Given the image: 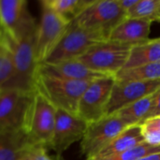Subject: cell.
Instances as JSON below:
<instances>
[{
	"label": "cell",
	"instance_id": "1",
	"mask_svg": "<svg viewBox=\"0 0 160 160\" xmlns=\"http://www.w3.org/2000/svg\"><path fill=\"white\" fill-rule=\"evenodd\" d=\"M36 32L28 35L16 43H6L9 51L13 71L10 80L4 88L19 90L24 93L35 91V80L38 63L35 52Z\"/></svg>",
	"mask_w": 160,
	"mask_h": 160
},
{
	"label": "cell",
	"instance_id": "2",
	"mask_svg": "<svg viewBox=\"0 0 160 160\" xmlns=\"http://www.w3.org/2000/svg\"><path fill=\"white\" fill-rule=\"evenodd\" d=\"M90 82L50 77L37 71L35 90L41 94L56 110L77 115L80 99Z\"/></svg>",
	"mask_w": 160,
	"mask_h": 160
},
{
	"label": "cell",
	"instance_id": "3",
	"mask_svg": "<svg viewBox=\"0 0 160 160\" xmlns=\"http://www.w3.org/2000/svg\"><path fill=\"white\" fill-rule=\"evenodd\" d=\"M55 116L56 109L35 90L23 126V131L35 145L49 149L53 134Z\"/></svg>",
	"mask_w": 160,
	"mask_h": 160
},
{
	"label": "cell",
	"instance_id": "4",
	"mask_svg": "<svg viewBox=\"0 0 160 160\" xmlns=\"http://www.w3.org/2000/svg\"><path fill=\"white\" fill-rule=\"evenodd\" d=\"M126 18L127 13L117 0H91L71 22L83 29L98 32L108 39L112 31Z\"/></svg>",
	"mask_w": 160,
	"mask_h": 160
},
{
	"label": "cell",
	"instance_id": "5",
	"mask_svg": "<svg viewBox=\"0 0 160 160\" xmlns=\"http://www.w3.org/2000/svg\"><path fill=\"white\" fill-rule=\"evenodd\" d=\"M131 48L107 39L92 46L78 60L93 71L114 77L126 66Z\"/></svg>",
	"mask_w": 160,
	"mask_h": 160
},
{
	"label": "cell",
	"instance_id": "6",
	"mask_svg": "<svg viewBox=\"0 0 160 160\" xmlns=\"http://www.w3.org/2000/svg\"><path fill=\"white\" fill-rule=\"evenodd\" d=\"M103 40L107 39L102 34L83 29L71 22L63 37L43 63L55 64L76 60L92 46Z\"/></svg>",
	"mask_w": 160,
	"mask_h": 160
},
{
	"label": "cell",
	"instance_id": "7",
	"mask_svg": "<svg viewBox=\"0 0 160 160\" xmlns=\"http://www.w3.org/2000/svg\"><path fill=\"white\" fill-rule=\"evenodd\" d=\"M0 19L7 43H16L37 31L38 23L25 0H0Z\"/></svg>",
	"mask_w": 160,
	"mask_h": 160
},
{
	"label": "cell",
	"instance_id": "8",
	"mask_svg": "<svg viewBox=\"0 0 160 160\" xmlns=\"http://www.w3.org/2000/svg\"><path fill=\"white\" fill-rule=\"evenodd\" d=\"M40 19L35 37V52L38 64L47 59L71 22L55 13L43 1H40Z\"/></svg>",
	"mask_w": 160,
	"mask_h": 160
},
{
	"label": "cell",
	"instance_id": "9",
	"mask_svg": "<svg viewBox=\"0 0 160 160\" xmlns=\"http://www.w3.org/2000/svg\"><path fill=\"white\" fill-rule=\"evenodd\" d=\"M127 128L128 127L114 114L104 116L88 124L85 134L81 141L82 154L87 159L95 158Z\"/></svg>",
	"mask_w": 160,
	"mask_h": 160
},
{
	"label": "cell",
	"instance_id": "10",
	"mask_svg": "<svg viewBox=\"0 0 160 160\" xmlns=\"http://www.w3.org/2000/svg\"><path fill=\"white\" fill-rule=\"evenodd\" d=\"M115 83L113 76L92 81L83 92L78 106L77 115L87 124L105 116V110Z\"/></svg>",
	"mask_w": 160,
	"mask_h": 160
},
{
	"label": "cell",
	"instance_id": "11",
	"mask_svg": "<svg viewBox=\"0 0 160 160\" xmlns=\"http://www.w3.org/2000/svg\"><path fill=\"white\" fill-rule=\"evenodd\" d=\"M32 94L0 89V131L23 130Z\"/></svg>",
	"mask_w": 160,
	"mask_h": 160
},
{
	"label": "cell",
	"instance_id": "12",
	"mask_svg": "<svg viewBox=\"0 0 160 160\" xmlns=\"http://www.w3.org/2000/svg\"><path fill=\"white\" fill-rule=\"evenodd\" d=\"M87 127L88 124L78 115L56 110L55 125L49 149L60 157L73 143L82 140Z\"/></svg>",
	"mask_w": 160,
	"mask_h": 160
},
{
	"label": "cell",
	"instance_id": "13",
	"mask_svg": "<svg viewBox=\"0 0 160 160\" xmlns=\"http://www.w3.org/2000/svg\"><path fill=\"white\" fill-rule=\"evenodd\" d=\"M160 89V80L146 82H116L105 110V116L113 115L123 108L153 95Z\"/></svg>",
	"mask_w": 160,
	"mask_h": 160
},
{
	"label": "cell",
	"instance_id": "14",
	"mask_svg": "<svg viewBox=\"0 0 160 160\" xmlns=\"http://www.w3.org/2000/svg\"><path fill=\"white\" fill-rule=\"evenodd\" d=\"M38 73L65 80L83 82H92L94 80L108 76L91 70L78 59L55 64L40 63L38 66Z\"/></svg>",
	"mask_w": 160,
	"mask_h": 160
},
{
	"label": "cell",
	"instance_id": "15",
	"mask_svg": "<svg viewBox=\"0 0 160 160\" xmlns=\"http://www.w3.org/2000/svg\"><path fill=\"white\" fill-rule=\"evenodd\" d=\"M151 21L126 18L110 34L108 40L135 46L147 41L151 32Z\"/></svg>",
	"mask_w": 160,
	"mask_h": 160
},
{
	"label": "cell",
	"instance_id": "16",
	"mask_svg": "<svg viewBox=\"0 0 160 160\" xmlns=\"http://www.w3.org/2000/svg\"><path fill=\"white\" fill-rule=\"evenodd\" d=\"M35 146L23 130L0 131V160H21Z\"/></svg>",
	"mask_w": 160,
	"mask_h": 160
},
{
	"label": "cell",
	"instance_id": "17",
	"mask_svg": "<svg viewBox=\"0 0 160 160\" xmlns=\"http://www.w3.org/2000/svg\"><path fill=\"white\" fill-rule=\"evenodd\" d=\"M145 142L142 134L141 125H135L127 128L122 133H120L109 145L101 150L93 158H110L125 151H128L137 145ZM90 158V159H93Z\"/></svg>",
	"mask_w": 160,
	"mask_h": 160
},
{
	"label": "cell",
	"instance_id": "18",
	"mask_svg": "<svg viewBox=\"0 0 160 160\" xmlns=\"http://www.w3.org/2000/svg\"><path fill=\"white\" fill-rule=\"evenodd\" d=\"M154 63H160V38L132 46L124 68Z\"/></svg>",
	"mask_w": 160,
	"mask_h": 160
},
{
	"label": "cell",
	"instance_id": "19",
	"mask_svg": "<svg viewBox=\"0 0 160 160\" xmlns=\"http://www.w3.org/2000/svg\"><path fill=\"white\" fill-rule=\"evenodd\" d=\"M157 93H154L151 96H148L144 98H142L114 113L120 120H122L128 127L141 125L147 117L150 112Z\"/></svg>",
	"mask_w": 160,
	"mask_h": 160
},
{
	"label": "cell",
	"instance_id": "20",
	"mask_svg": "<svg viewBox=\"0 0 160 160\" xmlns=\"http://www.w3.org/2000/svg\"><path fill=\"white\" fill-rule=\"evenodd\" d=\"M116 82H146L160 80V63L147 64L121 69L115 76Z\"/></svg>",
	"mask_w": 160,
	"mask_h": 160
},
{
	"label": "cell",
	"instance_id": "21",
	"mask_svg": "<svg viewBox=\"0 0 160 160\" xmlns=\"http://www.w3.org/2000/svg\"><path fill=\"white\" fill-rule=\"evenodd\" d=\"M55 13L71 22L82 9L88 6L91 0H42Z\"/></svg>",
	"mask_w": 160,
	"mask_h": 160
},
{
	"label": "cell",
	"instance_id": "22",
	"mask_svg": "<svg viewBox=\"0 0 160 160\" xmlns=\"http://www.w3.org/2000/svg\"><path fill=\"white\" fill-rule=\"evenodd\" d=\"M160 0H139L138 3L127 12V18L144 19L151 22L158 20Z\"/></svg>",
	"mask_w": 160,
	"mask_h": 160
},
{
	"label": "cell",
	"instance_id": "23",
	"mask_svg": "<svg viewBox=\"0 0 160 160\" xmlns=\"http://www.w3.org/2000/svg\"><path fill=\"white\" fill-rule=\"evenodd\" d=\"M160 146H152L146 142H143L140 145H137L128 151L120 153L118 155L105 158H93L87 160H138L143 157H146L151 154L159 153Z\"/></svg>",
	"mask_w": 160,
	"mask_h": 160
},
{
	"label": "cell",
	"instance_id": "24",
	"mask_svg": "<svg viewBox=\"0 0 160 160\" xmlns=\"http://www.w3.org/2000/svg\"><path fill=\"white\" fill-rule=\"evenodd\" d=\"M144 142L152 146H160V115L151 117L141 124Z\"/></svg>",
	"mask_w": 160,
	"mask_h": 160
},
{
	"label": "cell",
	"instance_id": "25",
	"mask_svg": "<svg viewBox=\"0 0 160 160\" xmlns=\"http://www.w3.org/2000/svg\"><path fill=\"white\" fill-rule=\"evenodd\" d=\"M13 66L9 51L5 48L0 52V89L8 83L12 76Z\"/></svg>",
	"mask_w": 160,
	"mask_h": 160
},
{
	"label": "cell",
	"instance_id": "26",
	"mask_svg": "<svg viewBox=\"0 0 160 160\" xmlns=\"http://www.w3.org/2000/svg\"><path fill=\"white\" fill-rule=\"evenodd\" d=\"M21 160H53L47 153V149L41 146L32 148Z\"/></svg>",
	"mask_w": 160,
	"mask_h": 160
},
{
	"label": "cell",
	"instance_id": "27",
	"mask_svg": "<svg viewBox=\"0 0 160 160\" xmlns=\"http://www.w3.org/2000/svg\"><path fill=\"white\" fill-rule=\"evenodd\" d=\"M158 115H160V89L158 91V93H157V96H156V98H155L153 107H152V109H151L150 112L148 113V115H147V117H146L145 120H147V119H149L151 117L158 116Z\"/></svg>",
	"mask_w": 160,
	"mask_h": 160
},
{
	"label": "cell",
	"instance_id": "28",
	"mask_svg": "<svg viewBox=\"0 0 160 160\" xmlns=\"http://www.w3.org/2000/svg\"><path fill=\"white\" fill-rule=\"evenodd\" d=\"M139 0H117L119 6L121 7V8L127 13L131 8H133Z\"/></svg>",
	"mask_w": 160,
	"mask_h": 160
},
{
	"label": "cell",
	"instance_id": "29",
	"mask_svg": "<svg viewBox=\"0 0 160 160\" xmlns=\"http://www.w3.org/2000/svg\"><path fill=\"white\" fill-rule=\"evenodd\" d=\"M138 160H160V152L159 153H155V154L148 155V156L143 157V158H142Z\"/></svg>",
	"mask_w": 160,
	"mask_h": 160
},
{
	"label": "cell",
	"instance_id": "30",
	"mask_svg": "<svg viewBox=\"0 0 160 160\" xmlns=\"http://www.w3.org/2000/svg\"><path fill=\"white\" fill-rule=\"evenodd\" d=\"M6 48V43H5V39L3 36H0V52L2 50H4Z\"/></svg>",
	"mask_w": 160,
	"mask_h": 160
},
{
	"label": "cell",
	"instance_id": "31",
	"mask_svg": "<svg viewBox=\"0 0 160 160\" xmlns=\"http://www.w3.org/2000/svg\"><path fill=\"white\" fill-rule=\"evenodd\" d=\"M0 36H3V29H2V25H1V19H0Z\"/></svg>",
	"mask_w": 160,
	"mask_h": 160
},
{
	"label": "cell",
	"instance_id": "32",
	"mask_svg": "<svg viewBox=\"0 0 160 160\" xmlns=\"http://www.w3.org/2000/svg\"><path fill=\"white\" fill-rule=\"evenodd\" d=\"M158 22H160V9H159V14H158Z\"/></svg>",
	"mask_w": 160,
	"mask_h": 160
}]
</instances>
